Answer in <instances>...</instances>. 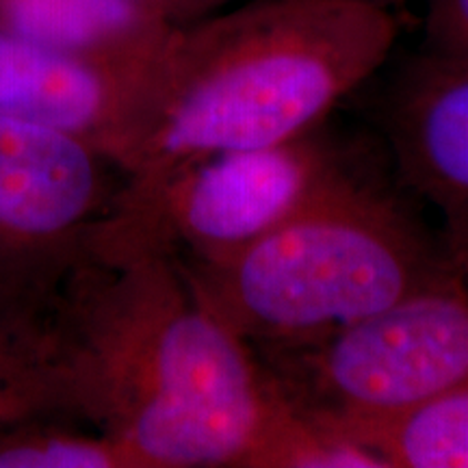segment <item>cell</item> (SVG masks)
I'll use <instances>...</instances> for the list:
<instances>
[{
    "instance_id": "cell-1",
    "label": "cell",
    "mask_w": 468,
    "mask_h": 468,
    "mask_svg": "<svg viewBox=\"0 0 468 468\" xmlns=\"http://www.w3.org/2000/svg\"><path fill=\"white\" fill-rule=\"evenodd\" d=\"M61 327L87 425L124 444L139 468L269 466L292 406L172 256L87 267Z\"/></svg>"
},
{
    "instance_id": "cell-2",
    "label": "cell",
    "mask_w": 468,
    "mask_h": 468,
    "mask_svg": "<svg viewBox=\"0 0 468 468\" xmlns=\"http://www.w3.org/2000/svg\"><path fill=\"white\" fill-rule=\"evenodd\" d=\"M397 35V9L382 0H248L178 27L104 224L142 210L191 163L325 126L379 72Z\"/></svg>"
},
{
    "instance_id": "cell-3",
    "label": "cell",
    "mask_w": 468,
    "mask_h": 468,
    "mask_svg": "<svg viewBox=\"0 0 468 468\" xmlns=\"http://www.w3.org/2000/svg\"><path fill=\"white\" fill-rule=\"evenodd\" d=\"M176 261V259H174ZM447 261L441 237L358 165L224 262H178L193 295L256 351L300 347L399 300Z\"/></svg>"
},
{
    "instance_id": "cell-4",
    "label": "cell",
    "mask_w": 468,
    "mask_h": 468,
    "mask_svg": "<svg viewBox=\"0 0 468 468\" xmlns=\"http://www.w3.org/2000/svg\"><path fill=\"white\" fill-rule=\"evenodd\" d=\"M256 354L292 406L356 438L468 382V265L447 251L434 276L378 313Z\"/></svg>"
},
{
    "instance_id": "cell-5",
    "label": "cell",
    "mask_w": 468,
    "mask_h": 468,
    "mask_svg": "<svg viewBox=\"0 0 468 468\" xmlns=\"http://www.w3.org/2000/svg\"><path fill=\"white\" fill-rule=\"evenodd\" d=\"M358 167L325 126L262 148L224 152L176 172L131 218L104 224L96 261L144 254L224 262L278 230Z\"/></svg>"
},
{
    "instance_id": "cell-6",
    "label": "cell",
    "mask_w": 468,
    "mask_h": 468,
    "mask_svg": "<svg viewBox=\"0 0 468 468\" xmlns=\"http://www.w3.org/2000/svg\"><path fill=\"white\" fill-rule=\"evenodd\" d=\"M128 172L85 134L0 115V310L58 324Z\"/></svg>"
},
{
    "instance_id": "cell-7",
    "label": "cell",
    "mask_w": 468,
    "mask_h": 468,
    "mask_svg": "<svg viewBox=\"0 0 468 468\" xmlns=\"http://www.w3.org/2000/svg\"><path fill=\"white\" fill-rule=\"evenodd\" d=\"M384 131L399 180L436 208L444 250L468 265V58H412L386 96Z\"/></svg>"
},
{
    "instance_id": "cell-8",
    "label": "cell",
    "mask_w": 468,
    "mask_h": 468,
    "mask_svg": "<svg viewBox=\"0 0 468 468\" xmlns=\"http://www.w3.org/2000/svg\"><path fill=\"white\" fill-rule=\"evenodd\" d=\"M152 79L68 61L0 31V115L85 134L128 165Z\"/></svg>"
},
{
    "instance_id": "cell-9",
    "label": "cell",
    "mask_w": 468,
    "mask_h": 468,
    "mask_svg": "<svg viewBox=\"0 0 468 468\" xmlns=\"http://www.w3.org/2000/svg\"><path fill=\"white\" fill-rule=\"evenodd\" d=\"M0 31L68 61L152 79L178 25L150 0H0Z\"/></svg>"
},
{
    "instance_id": "cell-10",
    "label": "cell",
    "mask_w": 468,
    "mask_h": 468,
    "mask_svg": "<svg viewBox=\"0 0 468 468\" xmlns=\"http://www.w3.org/2000/svg\"><path fill=\"white\" fill-rule=\"evenodd\" d=\"M35 417L87 425L61 324L0 310V427Z\"/></svg>"
},
{
    "instance_id": "cell-11",
    "label": "cell",
    "mask_w": 468,
    "mask_h": 468,
    "mask_svg": "<svg viewBox=\"0 0 468 468\" xmlns=\"http://www.w3.org/2000/svg\"><path fill=\"white\" fill-rule=\"evenodd\" d=\"M386 468H468V382L417 410L360 431Z\"/></svg>"
},
{
    "instance_id": "cell-12",
    "label": "cell",
    "mask_w": 468,
    "mask_h": 468,
    "mask_svg": "<svg viewBox=\"0 0 468 468\" xmlns=\"http://www.w3.org/2000/svg\"><path fill=\"white\" fill-rule=\"evenodd\" d=\"M0 468H139V462L96 427L35 417L0 427Z\"/></svg>"
},
{
    "instance_id": "cell-13",
    "label": "cell",
    "mask_w": 468,
    "mask_h": 468,
    "mask_svg": "<svg viewBox=\"0 0 468 468\" xmlns=\"http://www.w3.org/2000/svg\"><path fill=\"white\" fill-rule=\"evenodd\" d=\"M425 50L468 58V0H425Z\"/></svg>"
},
{
    "instance_id": "cell-14",
    "label": "cell",
    "mask_w": 468,
    "mask_h": 468,
    "mask_svg": "<svg viewBox=\"0 0 468 468\" xmlns=\"http://www.w3.org/2000/svg\"><path fill=\"white\" fill-rule=\"evenodd\" d=\"M150 3L161 9L174 25L183 27L228 7L230 0H150Z\"/></svg>"
},
{
    "instance_id": "cell-15",
    "label": "cell",
    "mask_w": 468,
    "mask_h": 468,
    "mask_svg": "<svg viewBox=\"0 0 468 468\" xmlns=\"http://www.w3.org/2000/svg\"><path fill=\"white\" fill-rule=\"evenodd\" d=\"M382 3H386V5H390V7H393V9H397V11H399V9L403 7V5H406V3H408V0H382Z\"/></svg>"
},
{
    "instance_id": "cell-16",
    "label": "cell",
    "mask_w": 468,
    "mask_h": 468,
    "mask_svg": "<svg viewBox=\"0 0 468 468\" xmlns=\"http://www.w3.org/2000/svg\"><path fill=\"white\" fill-rule=\"evenodd\" d=\"M230 3H232V0H230Z\"/></svg>"
}]
</instances>
